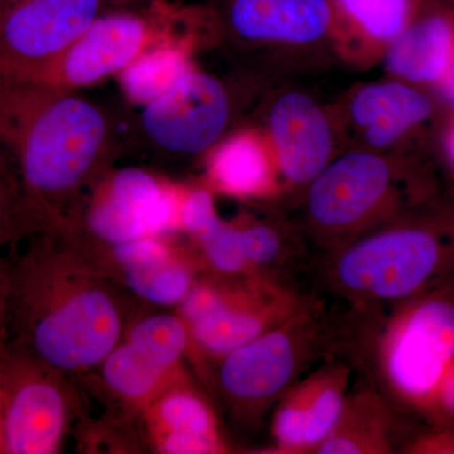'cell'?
<instances>
[{
	"label": "cell",
	"instance_id": "cell-1",
	"mask_svg": "<svg viewBox=\"0 0 454 454\" xmlns=\"http://www.w3.org/2000/svg\"><path fill=\"white\" fill-rule=\"evenodd\" d=\"M7 262L9 342L67 373L94 372L124 334L119 284L76 241L38 231Z\"/></svg>",
	"mask_w": 454,
	"mask_h": 454
},
{
	"label": "cell",
	"instance_id": "cell-2",
	"mask_svg": "<svg viewBox=\"0 0 454 454\" xmlns=\"http://www.w3.org/2000/svg\"><path fill=\"white\" fill-rule=\"evenodd\" d=\"M118 133L103 106L71 90L0 77V154L38 231L62 232L109 170Z\"/></svg>",
	"mask_w": 454,
	"mask_h": 454
},
{
	"label": "cell",
	"instance_id": "cell-3",
	"mask_svg": "<svg viewBox=\"0 0 454 454\" xmlns=\"http://www.w3.org/2000/svg\"><path fill=\"white\" fill-rule=\"evenodd\" d=\"M422 206L325 253L328 292L360 310L393 306L454 278V214Z\"/></svg>",
	"mask_w": 454,
	"mask_h": 454
},
{
	"label": "cell",
	"instance_id": "cell-4",
	"mask_svg": "<svg viewBox=\"0 0 454 454\" xmlns=\"http://www.w3.org/2000/svg\"><path fill=\"white\" fill-rule=\"evenodd\" d=\"M422 187L404 163L382 152L334 158L307 187L306 226L325 253L422 202Z\"/></svg>",
	"mask_w": 454,
	"mask_h": 454
},
{
	"label": "cell",
	"instance_id": "cell-5",
	"mask_svg": "<svg viewBox=\"0 0 454 454\" xmlns=\"http://www.w3.org/2000/svg\"><path fill=\"white\" fill-rule=\"evenodd\" d=\"M376 328L370 367L391 405L428 413L454 356V286L393 304Z\"/></svg>",
	"mask_w": 454,
	"mask_h": 454
},
{
	"label": "cell",
	"instance_id": "cell-6",
	"mask_svg": "<svg viewBox=\"0 0 454 454\" xmlns=\"http://www.w3.org/2000/svg\"><path fill=\"white\" fill-rule=\"evenodd\" d=\"M325 304L309 297L283 324L215 363V384L230 411L254 422L277 404L286 390L337 339Z\"/></svg>",
	"mask_w": 454,
	"mask_h": 454
},
{
	"label": "cell",
	"instance_id": "cell-7",
	"mask_svg": "<svg viewBox=\"0 0 454 454\" xmlns=\"http://www.w3.org/2000/svg\"><path fill=\"white\" fill-rule=\"evenodd\" d=\"M211 20L207 9L170 0H149L140 12L100 14L59 59L27 82L76 91L121 74L149 50L192 41L197 27Z\"/></svg>",
	"mask_w": 454,
	"mask_h": 454
},
{
	"label": "cell",
	"instance_id": "cell-8",
	"mask_svg": "<svg viewBox=\"0 0 454 454\" xmlns=\"http://www.w3.org/2000/svg\"><path fill=\"white\" fill-rule=\"evenodd\" d=\"M184 192L146 170L109 169L90 188L62 234L98 252L145 236L181 231Z\"/></svg>",
	"mask_w": 454,
	"mask_h": 454
},
{
	"label": "cell",
	"instance_id": "cell-9",
	"mask_svg": "<svg viewBox=\"0 0 454 454\" xmlns=\"http://www.w3.org/2000/svg\"><path fill=\"white\" fill-rule=\"evenodd\" d=\"M68 376L9 340L0 348L4 454L61 452L79 409Z\"/></svg>",
	"mask_w": 454,
	"mask_h": 454
},
{
	"label": "cell",
	"instance_id": "cell-10",
	"mask_svg": "<svg viewBox=\"0 0 454 454\" xmlns=\"http://www.w3.org/2000/svg\"><path fill=\"white\" fill-rule=\"evenodd\" d=\"M210 310L187 325L191 356L216 363L221 357L268 333L301 309L309 297L269 278H220Z\"/></svg>",
	"mask_w": 454,
	"mask_h": 454
},
{
	"label": "cell",
	"instance_id": "cell-11",
	"mask_svg": "<svg viewBox=\"0 0 454 454\" xmlns=\"http://www.w3.org/2000/svg\"><path fill=\"white\" fill-rule=\"evenodd\" d=\"M106 0L0 2V77L29 82L59 59L94 20Z\"/></svg>",
	"mask_w": 454,
	"mask_h": 454
},
{
	"label": "cell",
	"instance_id": "cell-12",
	"mask_svg": "<svg viewBox=\"0 0 454 454\" xmlns=\"http://www.w3.org/2000/svg\"><path fill=\"white\" fill-rule=\"evenodd\" d=\"M231 115L225 85L192 68L143 106L138 125L146 142L162 153L195 155L219 142Z\"/></svg>",
	"mask_w": 454,
	"mask_h": 454
},
{
	"label": "cell",
	"instance_id": "cell-13",
	"mask_svg": "<svg viewBox=\"0 0 454 454\" xmlns=\"http://www.w3.org/2000/svg\"><path fill=\"white\" fill-rule=\"evenodd\" d=\"M352 373L348 361H328L286 390L274 405L271 453L315 452L339 422Z\"/></svg>",
	"mask_w": 454,
	"mask_h": 454
},
{
	"label": "cell",
	"instance_id": "cell-14",
	"mask_svg": "<svg viewBox=\"0 0 454 454\" xmlns=\"http://www.w3.org/2000/svg\"><path fill=\"white\" fill-rule=\"evenodd\" d=\"M267 122L279 177L309 187L333 160V122L324 107L303 92H286L274 100Z\"/></svg>",
	"mask_w": 454,
	"mask_h": 454
},
{
	"label": "cell",
	"instance_id": "cell-15",
	"mask_svg": "<svg viewBox=\"0 0 454 454\" xmlns=\"http://www.w3.org/2000/svg\"><path fill=\"white\" fill-rule=\"evenodd\" d=\"M152 450L162 454L229 452L216 413L191 378L172 385L138 415Z\"/></svg>",
	"mask_w": 454,
	"mask_h": 454
},
{
	"label": "cell",
	"instance_id": "cell-16",
	"mask_svg": "<svg viewBox=\"0 0 454 454\" xmlns=\"http://www.w3.org/2000/svg\"><path fill=\"white\" fill-rule=\"evenodd\" d=\"M227 23L254 44H309L333 29L331 0H230Z\"/></svg>",
	"mask_w": 454,
	"mask_h": 454
},
{
	"label": "cell",
	"instance_id": "cell-17",
	"mask_svg": "<svg viewBox=\"0 0 454 454\" xmlns=\"http://www.w3.org/2000/svg\"><path fill=\"white\" fill-rule=\"evenodd\" d=\"M348 118L366 149L382 152L428 121L433 106L426 95L403 82H375L352 94Z\"/></svg>",
	"mask_w": 454,
	"mask_h": 454
},
{
	"label": "cell",
	"instance_id": "cell-18",
	"mask_svg": "<svg viewBox=\"0 0 454 454\" xmlns=\"http://www.w3.org/2000/svg\"><path fill=\"white\" fill-rule=\"evenodd\" d=\"M279 172L267 138L254 131L230 137L208 160L211 187L239 199H264L279 191Z\"/></svg>",
	"mask_w": 454,
	"mask_h": 454
},
{
	"label": "cell",
	"instance_id": "cell-19",
	"mask_svg": "<svg viewBox=\"0 0 454 454\" xmlns=\"http://www.w3.org/2000/svg\"><path fill=\"white\" fill-rule=\"evenodd\" d=\"M387 68L408 82L442 83L454 55V23L447 14L414 17L387 47Z\"/></svg>",
	"mask_w": 454,
	"mask_h": 454
},
{
	"label": "cell",
	"instance_id": "cell-20",
	"mask_svg": "<svg viewBox=\"0 0 454 454\" xmlns=\"http://www.w3.org/2000/svg\"><path fill=\"white\" fill-rule=\"evenodd\" d=\"M91 372L97 373L107 395L136 417L163 391L190 378L184 367L168 369L122 339Z\"/></svg>",
	"mask_w": 454,
	"mask_h": 454
},
{
	"label": "cell",
	"instance_id": "cell-21",
	"mask_svg": "<svg viewBox=\"0 0 454 454\" xmlns=\"http://www.w3.org/2000/svg\"><path fill=\"white\" fill-rule=\"evenodd\" d=\"M394 419L393 405L380 391L366 384L355 387L349 391L339 422L313 453H394Z\"/></svg>",
	"mask_w": 454,
	"mask_h": 454
},
{
	"label": "cell",
	"instance_id": "cell-22",
	"mask_svg": "<svg viewBox=\"0 0 454 454\" xmlns=\"http://www.w3.org/2000/svg\"><path fill=\"white\" fill-rule=\"evenodd\" d=\"M202 273L205 270L196 247H179L168 258L122 271L114 280L152 306L177 307Z\"/></svg>",
	"mask_w": 454,
	"mask_h": 454
},
{
	"label": "cell",
	"instance_id": "cell-23",
	"mask_svg": "<svg viewBox=\"0 0 454 454\" xmlns=\"http://www.w3.org/2000/svg\"><path fill=\"white\" fill-rule=\"evenodd\" d=\"M241 247L252 276L291 284L303 262V247L291 227L273 221L239 223Z\"/></svg>",
	"mask_w": 454,
	"mask_h": 454
},
{
	"label": "cell",
	"instance_id": "cell-24",
	"mask_svg": "<svg viewBox=\"0 0 454 454\" xmlns=\"http://www.w3.org/2000/svg\"><path fill=\"white\" fill-rule=\"evenodd\" d=\"M333 31L389 46L417 16V0H331Z\"/></svg>",
	"mask_w": 454,
	"mask_h": 454
},
{
	"label": "cell",
	"instance_id": "cell-25",
	"mask_svg": "<svg viewBox=\"0 0 454 454\" xmlns=\"http://www.w3.org/2000/svg\"><path fill=\"white\" fill-rule=\"evenodd\" d=\"M184 42L164 44L143 53L121 73L125 94L145 104L166 92L182 74L192 70Z\"/></svg>",
	"mask_w": 454,
	"mask_h": 454
},
{
	"label": "cell",
	"instance_id": "cell-26",
	"mask_svg": "<svg viewBox=\"0 0 454 454\" xmlns=\"http://www.w3.org/2000/svg\"><path fill=\"white\" fill-rule=\"evenodd\" d=\"M122 340L145 351L168 369H184L191 356V336L177 313H146L128 319Z\"/></svg>",
	"mask_w": 454,
	"mask_h": 454
},
{
	"label": "cell",
	"instance_id": "cell-27",
	"mask_svg": "<svg viewBox=\"0 0 454 454\" xmlns=\"http://www.w3.org/2000/svg\"><path fill=\"white\" fill-rule=\"evenodd\" d=\"M195 247L205 273L230 279L252 276L241 247L238 223L221 220Z\"/></svg>",
	"mask_w": 454,
	"mask_h": 454
},
{
	"label": "cell",
	"instance_id": "cell-28",
	"mask_svg": "<svg viewBox=\"0 0 454 454\" xmlns=\"http://www.w3.org/2000/svg\"><path fill=\"white\" fill-rule=\"evenodd\" d=\"M13 169L0 154V247L35 234Z\"/></svg>",
	"mask_w": 454,
	"mask_h": 454
},
{
	"label": "cell",
	"instance_id": "cell-29",
	"mask_svg": "<svg viewBox=\"0 0 454 454\" xmlns=\"http://www.w3.org/2000/svg\"><path fill=\"white\" fill-rule=\"evenodd\" d=\"M220 221L211 190L202 187L186 190L182 200L179 223L181 232L188 235L193 245L202 240Z\"/></svg>",
	"mask_w": 454,
	"mask_h": 454
},
{
	"label": "cell",
	"instance_id": "cell-30",
	"mask_svg": "<svg viewBox=\"0 0 454 454\" xmlns=\"http://www.w3.org/2000/svg\"><path fill=\"white\" fill-rule=\"evenodd\" d=\"M428 414L434 415L437 419L454 424V356L439 382Z\"/></svg>",
	"mask_w": 454,
	"mask_h": 454
},
{
	"label": "cell",
	"instance_id": "cell-31",
	"mask_svg": "<svg viewBox=\"0 0 454 454\" xmlns=\"http://www.w3.org/2000/svg\"><path fill=\"white\" fill-rule=\"evenodd\" d=\"M406 453H454V432L429 433L422 437L414 439L405 447Z\"/></svg>",
	"mask_w": 454,
	"mask_h": 454
},
{
	"label": "cell",
	"instance_id": "cell-32",
	"mask_svg": "<svg viewBox=\"0 0 454 454\" xmlns=\"http://www.w3.org/2000/svg\"><path fill=\"white\" fill-rule=\"evenodd\" d=\"M7 262L0 264V348L8 342Z\"/></svg>",
	"mask_w": 454,
	"mask_h": 454
},
{
	"label": "cell",
	"instance_id": "cell-33",
	"mask_svg": "<svg viewBox=\"0 0 454 454\" xmlns=\"http://www.w3.org/2000/svg\"><path fill=\"white\" fill-rule=\"evenodd\" d=\"M442 83H443L444 90H446L447 97L454 103V55L446 79H444V82Z\"/></svg>",
	"mask_w": 454,
	"mask_h": 454
},
{
	"label": "cell",
	"instance_id": "cell-34",
	"mask_svg": "<svg viewBox=\"0 0 454 454\" xmlns=\"http://www.w3.org/2000/svg\"><path fill=\"white\" fill-rule=\"evenodd\" d=\"M0 454H4V439H3L2 387H0Z\"/></svg>",
	"mask_w": 454,
	"mask_h": 454
},
{
	"label": "cell",
	"instance_id": "cell-35",
	"mask_svg": "<svg viewBox=\"0 0 454 454\" xmlns=\"http://www.w3.org/2000/svg\"><path fill=\"white\" fill-rule=\"evenodd\" d=\"M448 154H450V160H452L454 166V125L452 130H450V137H448Z\"/></svg>",
	"mask_w": 454,
	"mask_h": 454
},
{
	"label": "cell",
	"instance_id": "cell-36",
	"mask_svg": "<svg viewBox=\"0 0 454 454\" xmlns=\"http://www.w3.org/2000/svg\"><path fill=\"white\" fill-rule=\"evenodd\" d=\"M106 2H112L116 5H125L129 4V3L136 2V0H106Z\"/></svg>",
	"mask_w": 454,
	"mask_h": 454
},
{
	"label": "cell",
	"instance_id": "cell-37",
	"mask_svg": "<svg viewBox=\"0 0 454 454\" xmlns=\"http://www.w3.org/2000/svg\"><path fill=\"white\" fill-rule=\"evenodd\" d=\"M3 262H4V259L0 258V264H2Z\"/></svg>",
	"mask_w": 454,
	"mask_h": 454
},
{
	"label": "cell",
	"instance_id": "cell-38",
	"mask_svg": "<svg viewBox=\"0 0 454 454\" xmlns=\"http://www.w3.org/2000/svg\"><path fill=\"white\" fill-rule=\"evenodd\" d=\"M0 2H7V0H0Z\"/></svg>",
	"mask_w": 454,
	"mask_h": 454
},
{
	"label": "cell",
	"instance_id": "cell-39",
	"mask_svg": "<svg viewBox=\"0 0 454 454\" xmlns=\"http://www.w3.org/2000/svg\"><path fill=\"white\" fill-rule=\"evenodd\" d=\"M453 2H454V0H453Z\"/></svg>",
	"mask_w": 454,
	"mask_h": 454
}]
</instances>
